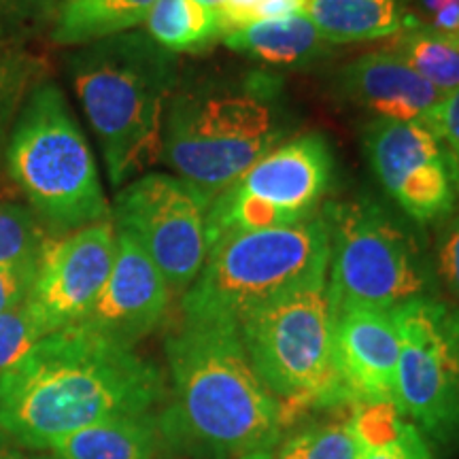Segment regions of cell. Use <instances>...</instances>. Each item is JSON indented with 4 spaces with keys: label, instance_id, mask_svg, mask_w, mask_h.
<instances>
[{
    "label": "cell",
    "instance_id": "cell-1",
    "mask_svg": "<svg viewBox=\"0 0 459 459\" xmlns=\"http://www.w3.org/2000/svg\"><path fill=\"white\" fill-rule=\"evenodd\" d=\"M162 398L156 364L74 324L41 338L0 375V429L28 449H51L91 423L145 415Z\"/></svg>",
    "mask_w": 459,
    "mask_h": 459
},
{
    "label": "cell",
    "instance_id": "cell-2",
    "mask_svg": "<svg viewBox=\"0 0 459 459\" xmlns=\"http://www.w3.org/2000/svg\"><path fill=\"white\" fill-rule=\"evenodd\" d=\"M172 406L162 436L211 457L271 451L281 406L251 366L238 325L186 321L166 338Z\"/></svg>",
    "mask_w": 459,
    "mask_h": 459
},
{
    "label": "cell",
    "instance_id": "cell-3",
    "mask_svg": "<svg viewBox=\"0 0 459 459\" xmlns=\"http://www.w3.org/2000/svg\"><path fill=\"white\" fill-rule=\"evenodd\" d=\"M85 117L100 143L115 187L162 160L164 115L177 88V56L147 32L82 45L66 57Z\"/></svg>",
    "mask_w": 459,
    "mask_h": 459
},
{
    "label": "cell",
    "instance_id": "cell-4",
    "mask_svg": "<svg viewBox=\"0 0 459 459\" xmlns=\"http://www.w3.org/2000/svg\"><path fill=\"white\" fill-rule=\"evenodd\" d=\"M290 134L277 77L177 85L164 115L162 160L215 198Z\"/></svg>",
    "mask_w": 459,
    "mask_h": 459
},
{
    "label": "cell",
    "instance_id": "cell-5",
    "mask_svg": "<svg viewBox=\"0 0 459 459\" xmlns=\"http://www.w3.org/2000/svg\"><path fill=\"white\" fill-rule=\"evenodd\" d=\"M4 164L32 213L57 237L111 217L88 139L65 91L48 77L26 94Z\"/></svg>",
    "mask_w": 459,
    "mask_h": 459
},
{
    "label": "cell",
    "instance_id": "cell-6",
    "mask_svg": "<svg viewBox=\"0 0 459 459\" xmlns=\"http://www.w3.org/2000/svg\"><path fill=\"white\" fill-rule=\"evenodd\" d=\"M328 271L324 211L290 226L232 234L211 247L203 273L183 294V319L238 325L247 313Z\"/></svg>",
    "mask_w": 459,
    "mask_h": 459
},
{
    "label": "cell",
    "instance_id": "cell-7",
    "mask_svg": "<svg viewBox=\"0 0 459 459\" xmlns=\"http://www.w3.org/2000/svg\"><path fill=\"white\" fill-rule=\"evenodd\" d=\"M332 328L328 274L285 291L238 321L251 366L279 400L283 423L308 406L351 402L334 366Z\"/></svg>",
    "mask_w": 459,
    "mask_h": 459
},
{
    "label": "cell",
    "instance_id": "cell-8",
    "mask_svg": "<svg viewBox=\"0 0 459 459\" xmlns=\"http://www.w3.org/2000/svg\"><path fill=\"white\" fill-rule=\"evenodd\" d=\"M332 307L394 311L426 296L428 271L412 234L368 198L328 203Z\"/></svg>",
    "mask_w": 459,
    "mask_h": 459
},
{
    "label": "cell",
    "instance_id": "cell-9",
    "mask_svg": "<svg viewBox=\"0 0 459 459\" xmlns=\"http://www.w3.org/2000/svg\"><path fill=\"white\" fill-rule=\"evenodd\" d=\"M332 172V149L317 132L281 143L211 200L209 249L232 234L290 226L317 215Z\"/></svg>",
    "mask_w": 459,
    "mask_h": 459
},
{
    "label": "cell",
    "instance_id": "cell-10",
    "mask_svg": "<svg viewBox=\"0 0 459 459\" xmlns=\"http://www.w3.org/2000/svg\"><path fill=\"white\" fill-rule=\"evenodd\" d=\"M211 198L169 172H145L126 183L111 209L113 223L152 257L170 294H186L209 255Z\"/></svg>",
    "mask_w": 459,
    "mask_h": 459
},
{
    "label": "cell",
    "instance_id": "cell-11",
    "mask_svg": "<svg viewBox=\"0 0 459 459\" xmlns=\"http://www.w3.org/2000/svg\"><path fill=\"white\" fill-rule=\"evenodd\" d=\"M400 336L395 406L438 440L459 432V313L423 296L392 311Z\"/></svg>",
    "mask_w": 459,
    "mask_h": 459
},
{
    "label": "cell",
    "instance_id": "cell-12",
    "mask_svg": "<svg viewBox=\"0 0 459 459\" xmlns=\"http://www.w3.org/2000/svg\"><path fill=\"white\" fill-rule=\"evenodd\" d=\"M364 153L387 196L428 223L451 217L459 198V166L423 122L375 119L364 130Z\"/></svg>",
    "mask_w": 459,
    "mask_h": 459
},
{
    "label": "cell",
    "instance_id": "cell-13",
    "mask_svg": "<svg viewBox=\"0 0 459 459\" xmlns=\"http://www.w3.org/2000/svg\"><path fill=\"white\" fill-rule=\"evenodd\" d=\"M111 217L49 240L39 264L28 300L49 334L88 317L115 260Z\"/></svg>",
    "mask_w": 459,
    "mask_h": 459
},
{
    "label": "cell",
    "instance_id": "cell-14",
    "mask_svg": "<svg viewBox=\"0 0 459 459\" xmlns=\"http://www.w3.org/2000/svg\"><path fill=\"white\" fill-rule=\"evenodd\" d=\"M115 260L99 300L82 324L113 341L134 347L158 328L170 302L162 273L143 247L124 230L115 228Z\"/></svg>",
    "mask_w": 459,
    "mask_h": 459
},
{
    "label": "cell",
    "instance_id": "cell-15",
    "mask_svg": "<svg viewBox=\"0 0 459 459\" xmlns=\"http://www.w3.org/2000/svg\"><path fill=\"white\" fill-rule=\"evenodd\" d=\"M334 366L351 402H394L398 394L400 336L392 311L332 307Z\"/></svg>",
    "mask_w": 459,
    "mask_h": 459
},
{
    "label": "cell",
    "instance_id": "cell-16",
    "mask_svg": "<svg viewBox=\"0 0 459 459\" xmlns=\"http://www.w3.org/2000/svg\"><path fill=\"white\" fill-rule=\"evenodd\" d=\"M338 88L344 99L387 122H423L445 99L394 49L355 57L338 73Z\"/></svg>",
    "mask_w": 459,
    "mask_h": 459
},
{
    "label": "cell",
    "instance_id": "cell-17",
    "mask_svg": "<svg viewBox=\"0 0 459 459\" xmlns=\"http://www.w3.org/2000/svg\"><path fill=\"white\" fill-rule=\"evenodd\" d=\"M304 15L328 45L378 41L411 26L402 0H307Z\"/></svg>",
    "mask_w": 459,
    "mask_h": 459
},
{
    "label": "cell",
    "instance_id": "cell-18",
    "mask_svg": "<svg viewBox=\"0 0 459 459\" xmlns=\"http://www.w3.org/2000/svg\"><path fill=\"white\" fill-rule=\"evenodd\" d=\"M228 49L271 66H308L328 54L330 45L304 13L255 22L223 34Z\"/></svg>",
    "mask_w": 459,
    "mask_h": 459
},
{
    "label": "cell",
    "instance_id": "cell-19",
    "mask_svg": "<svg viewBox=\"0 0 459 459\" xmlns=\"http://www.w3.org/2000/svg\"><path fill=\"white\" fill-rule=\"evenodd\" d=\"M162 428L152 412L111 417L65 436L51 446L57 459H153Z\"/></svg>",
    "mask_w": 459,
    "mask_h": 459
},
{
    "label": "cell",
    "instance_id": "cell-20",
    "mask_svg": "<svg viewBox=\"0 0 459 459\" xmlns=\"http://www.w3.org/2000/svg\"><path fill=\"white\" fill-rule=\"evenodd\" d=\"M156 0H57L51 41L88 45L130 32L147 20Z\"/></svg>",
    "mask_w": 459,
    "mask_h": 459
},
{
    "label": "cell",
    "instance_id": "cell-21",
    "mask_svg": "<svg viewBox=\"0 0 459 459\" xmlns=\"http://www.w3.org/2000/svg\"><path fill=\"white\" fill-rule=\"evenodd\" d=\"M394 402H366L351 415L358 459H432L415 426L400 419Z\"/></svg>",
    "mask_w": 459,
    "mask_h": 459
},
{
    "label": "cell",
    "instance_id": "cell-22",
    "mask_svg": "<svg viewBox=\"0 0 459 459\" xmlns=\"http://www.w3.org/2000/svg\"><path fill=\"white\" fill-rule=\"evenodd\" d=\"M145 32L170 54H200L221 39L220 13L196 0H156Z\"/></svg>",
    "mask_w": 459,
    "mask_h": 459
},
{
    "label": "cell",
    "instance_id": "cell-23",
    "mask_svg": "<svg viewBox=\"0 0 459 459\" xmlns=\"http://www.w3.org/2000/svg\"><path fill=\"white\" fill-rule=\"evenodd\" d=\"M394 51L443 96L459 88L457 39L432 32L426 26H411L398 34Z\"/></svg>",
    "mask_w": 459,
    "mask_h": 459
},
{
    "label": "cell",
    "instance_id": "cell-24",
    "mask_svg": "<svg viewBox=\"0 0 459 459\" xmlns=\"http://www.w3.org/2000/svg\"><path fill=\"white\" fill-rule=\"evenodd\" d=\"M51 238L28 206L0 198V268L37 274Z\"/></svg>",
    "mask_w": 459,
    "mask_h": 459
},
{
    "label": "cell",
    "instance_id": "cell-25",
    "mask_svg": "<svg viewBox=\"0 0 459 459\" xmlns=\"http://www.w3.org/2000/svg\"><path fill=\"white\" fill-rule=\"evenodd\" d=\"M43 62L22 43H0V160L11 128L32 85L43 79Z\"/></svg>",
    "mask_w": 459,
    "mask_h": 459
},
{
    "label": "cell",
    "instance_id": "cell-26",
    "mask_svg": "<svg viewBox=\"0 0 459 459\" xmlns=\"http://www.w3.org/2000/svg\"><path fill=\"white\" fill-rule=\"evenodd\" d=\"M274 459H358V438L349 421L315 426L285 440Z\"/></svg>",
    "mask_w": 459,
    "mask_h": 459
},
{
    "label": "cell",
    "instance_id": "cell-27",
    "mask_svg": "<svg viewBox=\"0 0 459 459\" xmlns=\"http://www.w3.org/2000/svg\"><path fill=\"white\" fill-rule=\"evenodd\" d=\"M48 334V325L34 311L28 298L9 311L0 313V375L13 368Z\"/></svg>",
    "mask_w": 459,
    "mask_h": 459
},
{
    "label": "cell",
    "instance_id": "cell-28",
    "mask_svg": "<svg viewBox=\"0 0 459 459\" xmlns=\"http://www.w3.org/2000/svg\"><path fill=\"white\" fill-rule=\"evenodd\" d=\"M57 0H0V39L22 43L28 34L51 26Z\"/></svg>",
    "mask_w": 459,
    "mask_h": 459
},
{
    "label": "cell",
    "instance_id": "cell-29",
    "mask_svg": "<svg viewBox=\"0 0 459 459\" xmlns=\"http://www.w3.org/2000/svg\"><path fill=\"white\" fill-rule=\"evenodd\" d=\"M423 124L445 143L459 166V88L445 96L443 100L423 117Z\"/></svg>",
    "mask_w": 459,
    "mask_h": 459
},
{
    "label": "cell",
    "instance_id": "cell-30",
    "mask_svg": "<svg viewBox=\"0 0 459 459\" xmlns=\"http://www.w3.org/2000/svg\"><path fill=\"white\" fill-rule=\"evenodd\" d=\"M446 220L438 237V268L445 283L459 298V215Z\"/></svg>",
    "mask_w": 459,
    "mask_h": 459
},
{
    "label": "cell",
    "instance_id": "cell-31",
    "mask_svg": "<svg viewBox=\"0 0 459 459\" xmlns=\"http://www.w3.org/2000/svg\"><path fill=\"white\" fill-rule=\"evenodd\" d=\"M34 283V274L0 268V313L9 311L15 304L26 300Z\"/></svg>",
    "mask_w": 459,
    "mask_h": 459
},
{
    "label": "cell",
    "instance_id": "cell-32",
    "mask_svg": "<svg viewBox=\"0 0 459 459\" xmlns=\"http://www.w3.org/2000/svg\"><path fill=\"white\" fill-rule=\"evenodd\" d=\"M402 3L409 13L411 26H428L438 13L457 7L459 0H402Z\"/></svg>",
    "mask_w": 459,
    "mask_h": 459
},
{
    "label": "cell",
    "instance_id": "cell-33",
    "mask_svg": "<svg viewBox=\"0 0 459 459\" xmlns=\"http://www.w3.org/2000/svg\"><path fill=\"white\" fill-rule=\"evenodd\" d=\"M264 0H223V7L220 11V22H221V39L223 34L238 30L243 26V20L251 9H255L257 4Z\"/></svg>",
    "mask_w": 459,
    "mask_h": 459
},
{
    "label": "cell",
    "instance_id": "cell-34",
    "mask_svg": "<svg viewBox=\"0 0 459 459\" xmlns=\"http://www.w3.org/2000/svg\"><path fill=\"white\" fill-rule=\"evenodd\" d=\"M9 436L0 429V459H20L17 451L13 449V445L9 443Z\"/></svg>",
    "mask_w": 459,
    "mask_h": 459
},
{
    "label": "cell",
    "instance_id": "cell-35",
    "mask_svg": "<svg viewBox=\"0 0 459 459\" xmlns=\"http://www.w3.org/2000/svg\"><path fill=\"white\" fill-rule=\"evenodd\" d=\"M196 3H200L206 9L215 11V13H220L221 7H223V0H196Z\"/></svg>",
    "mask_w": 459,
    "mask_h": 459
},
{
    "label": "cell",
    "instance_id": "cell-36",
    "mask_svg": "<svg viewBox=\"0 0 459 459\" xmlns=\"http://www.w3.org/2000/svg\"><path fill=\"white\" fill-rule=\"evenodd\" d=\"M238 459H274L271 455V451H255V453H247V455H240Z\"/></svg>",
    "mask_w": 459,
    "mask_h": 459
},
{
    "label": "cell",
    "instance_id": "cell-37",
    "mask_svg": "<svg viewBox=\"0 0 459 459\" xmlns=\"http://www.w3.org/2000/svg\"><path fill=\"white\" fill-rule=\"evenodd\" d=\"M0 43H17V41H9V39H0Z\"/></svg>",
    "mask_w": 459,
    "mask_h": 459
},
{
    "label": "cell",
    "instance_id": "cell-38",
    "mask_svg": "<svg viewBox=\"0 0 459 459\" xmlns=\"http://www.w3.org/2000/svg\"><path fill=\"white\" fill-rule=\"evenodd\" d=\"M457 43H459V39H457Z\"/></svg>",
    "mask_w": 459,
    "mask_h": 459
}]
</instances>
